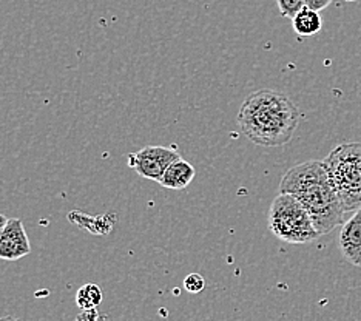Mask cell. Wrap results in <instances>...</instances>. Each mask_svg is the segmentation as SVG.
I'll use <instances>...</instances> for the list:
<instances>
[{"mask_svg":"<svg viewBox=\"0 0 361 321\" xmlns=\"http://www.w3.org/2000/svg\"><path fill=\"white\" fill-rule=\"evenodd\" d=\"M344 213L361 209V143L336 145L323 159Z\"/></svg>","mask_w":361,"mask_h":321,"instance_id":"obj_3","label":"cell"},{"mask_svg":"<svg viewBox=\"0 0 361 321\" xmlns=\"http://www.w3.org/2000/svg\"><path fill=\"white\" fill-rule=\"evenodd\" d=\"M183 284H184V289L187 292L200 293L204 289V286H206V281H204L202 275H200V274H190V275H187L184 278V283Z\"/></svg>","mask_w":361,"mask_h":321,"instance_id":"obj_12","label":"cell"},{"mask_svg":"<svg viewBox=\"0 0 361 321\" xmlns=\"http://www.w3.org/2000/svg\"><path fill=\"white\" fill-rule=\"evenodd\" d=\"M102 291L94 283H87L76 293V304L84 310H92L102 303Z\"/></svg>","mask_w":361,"mask_h":321,"instance_id":"obj_10","label":"cell"},{"mask_svg":"<svg viewBox=\"0 0 361 321\" xmlns=\"http://www.w3.org/2000/svg\"><path fill=\"white\" fill-rule=\"evenodd\" d=\"M280 193L293 195L306 209L318 235H327L341 224L344 212L327 176L323 161H306L286 171Z\"/></svg>","mask_w":361,"mask_h":321,"instance_id":"obj_2","label":"cell"},{"mask_svg":"<svg viewBox=\"0 0 361 321\" xmlns=\"http://www.w3.org/2000/svg\"><path fill=\"white\" fill-rule=\"evenodd\" d=\"M6 222H8V218L5 215H2V213H0V234H2V230L6 226Z\"/></svg>","mask_w":361,"mask_h":321,"instance_id":"obj_14","label":"cell"},{"mask_svg":"<svg viewBox=\"0 0 361 321\" xmlns=\"http://www.w3.org/2000/svg\"><path fill=\"white\" fill-rule=\"evenodd\" d=\"M338 247L344 260L361 267V209L344 222L338 236Z\"/></svg>","mask_w":361,"mask_h":321,"instance_id":"obj_7","label":"cell"},{"mask_svg":"<svg viewBox=\"0 0 361 321\" xmlns=\"http://www.w3.org/2000/svg\"><path fill=\"white\" fill-rule=\"evenodd\" d=\"M292 27L293 31L297 32V36L312 37L323 28V22L322 18H319V13L310 10V8H305L292 19Z\"/></svg>","mask_w":361,"mask_h":321,"instance_id":"obj_9","label":"cell"},{"mask_svg":"<svg viewBox=\"0 0 361 321\" xmlns=\"http://www.w3.org/2000/svg\"><path fill=\"white\" fill-rule=\"evenodd\" d=\"M332 4V0H307V8L314 10L317 13H319L324 8H327Z\"/></svg>","mask_w":361,"mask_h":321,"instance_id":"obj_13","label":"cell"},{"mask_svg":"<svg viewBox=\"0 0 361 321\" xmlns=\"http://www.w3.org/2000/svg\"><path fill=\"white\" fill-rule=\"evenodd\" d=\"M276 5L284 18L293 19L300 11L307 8V0H276Z\"/></svg>","mask_w":361,"mask_h":321,"instance_id":"obj_11","label":"cell"},{"mask_svg":"<svg viewBox=\"0 0 361 321\" xmlns=\"http://www.w3.org/2000/svg\"><path fill=\"white\" fill-rule=\"evenodd\" d=\"M0 321H20V320L16 318V317L8 315V317H0Z\"/></svg>","mask_w":361,"mask_h":321,"instance_id":"obj_15","label":"cell"},{"mask_svg":"<svg viewBox=\"0 0 361 321\" xmlns=\"http://www.w3.org/2000/svg\"><path fill=\"white\" fill-rule=\"evenodd\" d=\"M31 252L28 235L19 218L8 219L0 234V260L18 261Z\"/></svg>","mask_w":361,"mask_h":321,"instance_id":"obj_6","label":"cell"},{"mask_svg":"<svg viewBox=\"0 0 361 321\" xmlns=\"http://www.w3.org/2000/svg\"><path fill=\"white\" fill-rule=\"evenodd\" d=\"M236 122L253 144L283 147L290 143L298 128L300 110L281 92L258 90L244 99Z\"/></svg>","mask_w":361,"mask_h":321,"instance_id":"obj_1","label":"cell"},{"mask_svg":"<svg viewBox=\"0 0 361 321\" xmlns=\"http://www.w3.org/2000/svg\"><path fill=\"white\" fill-rule=\"evenodd\" d=\"M269 229L278 240L306 244L319 238L309 213L293 195L280 193L269 210Z\"/></svg>","mask_w":361,"mask_h":321,"instance_id":"obj_4","label":"cell"},{"mask_svg":"<svg viewBox=\"0 0 361 321\" xmlns=\"http://www.w3.org/2000/svg\"><path fill=\"white\" fill-rule=\"evenodd\" d=\"M195 176L196 170L192 164L179 158L164 173V176L159 181V186L171 188V190H183V188L192 183Z\"/></svg>","mask_w":361,"mask_h":321,"instance_id":"obj_8","label":"cell"},{"mask_svg":"<svg viewBox=\"0 0 361 321\" xmlns=\"http://www.w3.org/2000/svg\"><path fill=\"white\" fill-rule=\"evenodd\" d=\"M180 158V155L170 147L149 145L136 153L128 155V167L139 176L159 183L166 170Z\"/></svg>","mask_w":361,"mask_h":321,"instance_id":"obj_5","label":"cell"}]
</instances>
